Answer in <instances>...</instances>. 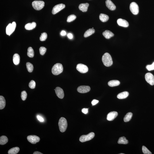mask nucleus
<instances>
[{
    "label": "nucleus",
    "mask_w": 154,
    "mask_h": 154,
    "mask_svg": "<svg viewBox=\"0 0 154 154\" xmlns=\"http://www.w3.org/2000/svg\"><path fill=\"white\" fill-rule=\"evenodd\" d=\"M65 7V4L63 3L55 5L53 7L52 11V13L53 14H55L59 12L63 9H64Z\"/></svg>",
    "instance_id": "nucleus-9"
},
{
    "label": "nucleus",
    "mask_w": 154,
    "mask_h": 154,
    "mask_svg": "<svg viewBox=\"0 0 154 154\" xmlns=\"http://www.w3.org/2000/svg\"><path fill=\"white\" fill-rule=\"evenodd\" d=\"M26 65L28 72L30 73L32 72L34 69L33 65L30 62H27L26 63Z\"/></svg>",
    "instance_id": "nucleus-31"
},
{
    "label": "nucleus",
    "mask_w": 154,
    "mask_h": 154,
    "mask_svg": "<svg viewBox=\"0 0 154 154\" xmlns=\"http://www.w3.org/2000/svg\"><path fill=\"white\" fill-rule=\"evenodd\" d=\"M120 82L119 81L117 80H113L110 81L108 83V84L111 87L118 86L120 84Z\"/></svg>",
    "instance_id": "nucleus-22"
},
{
    "label": "nucleus",
    "mask_w": 154,
    "mask_h": 154,
    "mask_svg": "<svg viewBox=\"0 0 154 154\" xmlns=\"http://www.w3.org/2000/svg\"><path fill=\"white\" fill-rule=\"evenodd\" d=\"M89 5V4L88 3H81L79 6V9L82 12H86L87 11Z\"/></svg>",
    "instance_id": "nucleus-17"
},
{
    "label": "nucleus",
    "mask_w": 154,
    "mask_h": 154,
    "mask_svg": "<svg viewBox=\"0 0 154 154\" xmlns=\"http://www.w3.org/2000/svg\"><path fill=\"white\" fill-rule=\"evenodd\" d=\"M8 139L6 136H2L0 138V144L3 145L6 144L8 142Z\"/></svg>",
    "instance_id": "nucleus-27"
},
{
    "label": "nucleus",
    "mask_w": 154,
    "mask_h": 154,
    "mask_svg": "<svg viewBox=\"0 0 154 154\" xmlns=\"http://www.w3.org/2000/svg\"><path fill=\"white\" fill-rule=\"evenodd\" d=\"M20 57L18 54L15 53L13 56V61L14 64L16 65H18L20 63Z\"/></svg>",
    "instance_id": "nucleus-20"
},
{
    "label": "nucleus",
    "mask_w": 154,
    "mask_h": 154,
    "mask_svg": "<svg viewBox=\"0 0 154 154\" xmlns=\"http://www.w3.org/2000/svg\"><path fill=\"white\" fill-rule=\"evenodd\" d=\"M142 151L143 153L144 154H152L147 148L144 146H142Z\"/></svg>",
    "instance_id": "nucleus-34"
},
{
    "label": "nucleus",
    "mask_w": 154,
    "mask_h": 154,
    "mask_svg": "<svg viewBox=\"0 0 154 154\" xmlns=\"http://www.w3.org/2000/svg\"><path fill=\"white\" fill-rule=\"evenodd\" d=\"M45 3L42 1H34L32 3L34 8L37 10H41L44 6Z\"/></svg>",
    "instance_id": "nucleus-4"
},
{
    "label": "nucleus",
    "mask_w": 154,
    "mask_h": 154,
    "mask_svg": "<svg viewBox=\"0 0 154 154\" xmlns=\"http://www.w3.org/2000/svg\"><path fill=\"white\" fill-rule=\"evenodd\" d=\"M34 51L31 47H29L28 50L27 55L30 57H33L34 56Z\"/></svg>",
    "instance_id": "nucleus-30"
},
{
    "label": "nucleus",
    "mask_w": 154,
    "mask_h": 154,
    "mask_svg": "<svg viewBox=\"0 0 154 154\" xmlns=\"http://www.w3.org/2000/svg\"><path fill=\"white\" fill-rule=\"evenodd\" d=\"M63 67L61 63H57L54 65L52 69V74L55 75H58L62 72Z\"/></svg>",
    "instance_id": "nucleus-2"
},
{
    "label": "nucleus",
    "mask_w": 154,
    "mask_h": 154,
    "mask_svg": "<svg viewBox=\"0 0 154 154\" xmlns=\"http://www.w3.org/2000/svg\"><path fill=\"white\" fill-rule=\"evenodd\" d=\"M6 105L5 100L4 97L0 96V109L2 110L5 108Z\"/></svg>",
    "instance_id": "nucleus-24"
},
{
    "label": "nucleus",
    "mask_w": 154,
    "mask_h": 154,
    "mask_svg": "<svg viewBox=\"0 0 154 154\" xmlns=\"http://www.w3.org/2000/svg\"><path fill=\"white\" fill-rule=\"evenodd\" d=\"M76 69L79 72L84 74L88 72V68L86 65L82 64H79L77 65Z\"/></svg>",
    "instance_id": "nucleus-10"
},
{
    "label": "nucleus",
    "mask_w": 154,
    "mask_h": 154,
    "mask_svg": "<svg viewBox=\"0 0 154 154\" xmlns=\"http://www.w3.org/2000/svg\"><path fill=\"white\" fill-rule=\"evenodd\" d=\"M128 95V92L124 91L119 94L117 96V97L119 99H125Z\"/></svg>",
    "instance_id": "nucleus-21"
},
{
    "label": "nucleus",
    "mask_w": 154,
    "mask_h": 154,
    "mask_svg": "<svg viewBox=\"0 0 154 154\" xmlns=\"http://www.w3.org/2000/svg\"><path fill=\"white\" fill-rule=\"evenodd\" d=\"M66 32L65 31H62V32L61 33V36H64L66 35Z\"/></svg>",
    "instance_id": "nucleus-42"
},
{
    "label": "nucleus",
    "mask_w": 154,
    "mask_h": 154,
    "mask_svg": "<svg viewBox=\"0 0 154 154\" xmlns=\"http://www.w3.org/2000/svg\"><path fill=\"white\" fill-rule=\"evenodd\" d=\"M47 49L45 47H41L40 48L39 52L40 54L41 55H43L45 54L46 51Z\"/></svg>",
    "instance_id": "nucleus-37"
},
{
    "label": "nucleus",
    "mask_w": 154,
    "mask_h": 154,
    "mask_svg": "<svg viewBox=\"0 0 154 154\" xmlns=\"http://www.w3.org/2000/svg\"><path fill=\"white\" fill-rule=\"evenodd\" d=\"M76 18V16L74 15H71L69 16L67 18V22H70L74 21Z\"/></svg>",
    "instance_id": "nucleus-32"
},
{
    "label": "nucleus",
    "mask_w": 154,
    "mask_h": 154,
    "mask_svg": "<svg viewBox=\"0 0 154 154\" xmlns=\"http://www.w3.org/2000/svg\"><path fill=\"white\" fill-rule=\"evenodd\" d=\"M27 94L25 91H23L21 93V97L23 101H24L27 98Z\"/></svg>",
    "instance_id": "nucleus-35"
},
{
    "label": "nucleus",
    "mask_w": 154,
    "mask_h": 154,
    "mask_svg": "<svg viewBox=\"0 0 154 154\" xmlns=\"http://www.w3.org/2000/svg\"><path fill=\"white\" fill-rule=\"evenodd\" d=\"M117 23L119 26L124 27H127L129 26V23L127 21L124 19H118L117 20Z\"/></svg>",
    "instance_id": "nucleus-15"
},
{
    "label": "nucleus",
    "mask_w": 154,
    "mask_h": 154,
    "mask_svg": "<svg viewBox=\"0 0 154 154\" xmlns=\"http://www.w3.org/2000/svg\"><path fill=\"white\" fill-rule=\"evenodd\" d=\"M95 32V30L93 28L89 29L86 31L84 34V37L87 38L94 34Z\"/></svg>",
    "instance_id": "nucleus-23"
},
{
    "label": "nucleus",
    "mask_w": 154,
    "mask_h": 154,
    "mask_svg": "<svg viewBox=\"0 0 154 154\" xmlns=\"http://www.w3.org/2000/svg\"><path fill=\"white\" fill-rule=\"evenodd\" d=\"M106 4L110 10L113 11L116 9V6L111 0H107L106 1Z\"/></svg>",
    "instance_id": "nucleus-16"
},
{
    "label": "nucleus",
    "mask_w": 154,
    "mask_h": 154,
    "mask_svg": "<svg viewBox=\"0 0 154 154\" xmlns=\"http://www.w3.org/2000/svg\"><path fill=\"white\" fill-rule=\"evenodd\" d=\"M103 35L106 38L108 39H109L114 36V34L112 32L109 30L105 31L103 33Z\"/></svg>",
    "instance_id": "nucleus-18"
},
{
    "label": "nucleus",
    "mask_w": 154,
    "mask_h": 154,
    "mask_svg": "<svg viewBox=\"0 0 154 154\" xmlns=\"http://www.w3.org/2000/svg\"><path fill=\"white\" fill-rule=\"evenodd\" d=\"M130 10L134 15H137L139 12L138 5L136 3L132 2L131 3L130 6Z\"/></svg>",
    "instance_id": "nucleus-7"
},
{
    "label": "nucleus",
    "mask_w": 154,
    "mask_h": 154,
    "mask_svg": "<svg viewBox=\"0 0 154 154\" xmlns=\"http://www.w3.org/2000/svg\"><path fill=\"white\" fill-rule=\"evenodd\" d=\"M146 68L149 71L154 70V62L151 65H147L146 66Z\"/></svg>",
    "instance_id": "nucleus-38"
},
{
    "label": "nucleus",
    "mask_w": 154,
    "mask_h": 154,
    "mask_svg": "<svg viewBox=\"0 0 154 154\" xmlns=\"http://www.w3.org/2000/svg\"><path fill=\"white\" fill-rule=\"evenodd\" d=\"M36 26V23L35 22L29 23L26 24L25 26V28L26 30H31L35 28Z\"/></svg>",
    "instance_id": "nucleus-19"
},
{
    "label": "nucleus",
    "mask_w": 154,
    "mask_h": 154,
    "mask_svg": "<svg viewBox=\"0 0 154 154\" xmlns=\"http://www.w3.org/2000/svg\"><path fill=\"white\" fill-rule=\"evenodd\" d=\"M38 120L41 122H43L44 121L43 118L41 116L38 115L37 116Z\"/></svg>",
    "instance_id": "nucleus-40"
},
{
    "label": "nucleus",
    "mask_w": 154,
    "mask_h": 154,
    "mask_svg": "<svg viewBox=\"0 0 154 154\" xmlns=\"http://www.w3.org/2000/svg\"><path fill=\"white\" fill-rule=\"evenodd\" d=\"M43 153H42L36 151L34 152L33 153V154H43Z\"/></svg>",
    "instance_id": "nucleus-44"
},
{
    "label": "nucleus",
    "mask_w": 154,
    "mask_h": 154,
    "mask_svg": "<svg viewBox=\"0 0 154 154\" xmlns=\"http://www.w3.org/2000/svg\"><path fill=\"white\" fill-rule=\"evenodd\" d=\"M99 19L102 22H105L109 20V17L108 15L101 13L99 15Z\"/></svg>",
    "instance_id": "nucleus-25"
},
{
    "label": "nucleus",
    "mask_w": 154,
    "mask_h": 154,
    "mask_svg": "<svg viewBox=\"0 0 154 154\" xmlns=\"http://www.w3.org/2000/svg\"><path fill=\"white\" fill-rule=\"evenodd\" d=\"M58 125L60 131L62 132H65L66 130L67 126L66 119L64 117H61L59 120Z\"/></svg>",
    "instance_id": "nucleus-3"
},
{
    "label": "nucleus",
    "mask_w": 154,
    "mask_h": 154,
    "mask_svg": "<svg viewBox=\"0 0 154 154\" xmlns=\"http://www.w3.org/2000/svg\"><path fill=\"white\" fill-rule=\"evenodd\" d=\"M67 37L70 39H72L73 38V35L71 33H69L67 35Z\"/></svg>",
    "instance_id": "nucleus-43"
},
{
    "label": "nucleus",
    "mask_w": 154,
    "mask_h": 154,
    "mask_svg": "<svg viewBox=\"0 0 154 154\" xmlns=\"http://www.w3.org/2000/svg\"><path fill=\"white\" fill-rule=\"evenodd\" d=\"M20 149L18 147L13 148L9 150L8 152L9 154H16L20 151Z\"/></svg>",
    "instance_id": "nucleus-26"
},
{
    "label": "nucleus",
    "mask_w": 154,
    "mask_h": 154,
    "mask_svg": "<svg viewBox=\"0 0 154 154\" xmlns=\"http://www.w3.org/2000/svg\"><path fill=\"white\" fill-rule=\"evenodd\" d=\"M47 34L46 33L44 32L42 33L40 38V41H45L47 38Z\"/></svg>",
    "instance_id": "nucleus-33"
},
{
    "label": "nucleus",
    "mask_w": 154,
    "mask_h": 154,
    "mask_svg": "<svg viewBox=\"0 0 154 154\" xmlns=\"http://www.w3.org/2000/svg\"><path fill=\"white\" fill-rule=\"evenodd\" d=\"M128 140L124 136L122 137L119 138L118 142V144H128Z\"/></svg>",
    "instance_id": "nucleus-28"
},
{
    "label": "nucleus",
    "mask_w": 154,
    "mask_h": 154,
    "mask_svg": "<svg viewBox=\"0 0 154 154\" xmlns=\"http://www.w3.org/2000/svg\"><path fill=\"white\" fill-rule=\"evenodd\" d=\"M132 114L131 112L127 113L125 116L124 118V120L125 122H127L130 121L131 119L132 116Z\"/></svg>",
    "instance_id": "nucleus-29"
},
{
    "label": "nucleus",
    "mask_w": 154,
    "mask_h": 154,
    "mask_svg": "<svg viewBox=\"0 0 154 154\" xmlns=\"http://www.w3.org/2000/svg\"><path fill=\"white\" fill-rule=\"evenodd\" d=\"M123 154V153H121V154Z\"/></svg>",
    "instance_id": "nucleus-45"
},
{
    "label": "nucleus",
    "mask_w": 154,
    "mask_h": 154,
    "mask_svg": "<svg viewBox=\"0 0 154 154\" xmlns=\"http://www.w3.org/2000/svg\"><path fill=\"white\" fill-rule=\"evenodd\" d=\"M95 136V134L93 132L90 133L86 135H83L80 137L79 140L80 142H83L89 141L93 139Z\"/></svg>",
    "instance_id": "nucleus-5"
},
{
    "label": "nucleus",
    "mask_w": 154,
    "mask_h": 154,
    "mask_svg": "<svg viewBox=\"0 0 154 154\" xmlns=\"http://www.w3.org/2000/svg\"><path fill=\"white\" fill-rule=\"evenodd\" d=\"M88 109L84 108L82 109V113L84 114H86L88 113Z\"/></svg>",
    "instance_id": "nucleus-41"
},
{
    "label": "nucleus",
    "mask_w": 154,
    "mask_h": 154,
    "mask_svg": "<svg viewBox=\"0 0 154 154\" xmlns=\"http://www.w3.org/2000/svg\"><path fill=\"white\" fill-rule=\"evenodd\" d=\"M102 61L104 65L106 66L109 67L113 64L112 58L110 55L108 53H107L104 54L102 58Z\"/></svg>",
    "instance_id": "nucleus-1"
},
{
    "label": "nucleus",
    "mask_w": 154,
    "mask_h": 154,
    "mask_svg": "<svg viewBox=\"0 0 154 154\" xmlns=\"http://www.w3.org/2000/svg\"><path fill=\"white\" fill-rule=\"evenodd\" d=\"M28 141L31 143L35 144L40 141V138L39 137L34 135L29 136L27 137Z\"/></svg>",
    "instance_id": "nucleus-11"
},
{
    "label": "nucleus",
    "mask_w": 154,
    "mask_h": 154,
    "mask_svg": "<svg viewBox=\"0 0 154 154\" xmlns=\"http://www.w3.org/2000/svg\"><path fill=\"white\" fill-rule=\"evenodd\" d=\"M29 86L31 89H34L35 88L36 83L34 80H32L29 83Z\"/></svg>",
    "instance_id": "nucleus-36"
},
{
    "label": "nucleus",
    "mask_w": 154,
    "mask_h": 154,
    "mask_svg": "<svg viewBox=\"0 0 154 154\" xmlns=\"http://www.w3.org/2000/svg\"><path fill=\"white\" fill-rule=\"evenodd\" d=\"M145 78L147 82L151 85H154V77L151 73H148L146 74Z\"/></svg>",
    "instance_id": "nucleus-8"
},
{
    "label": "nucleus",
    "mask_w": 154,
    "mask_h": 154,
    "mask_svg": "<svg viewBox=\"0 0 154 154\" xmlns=\"http://www.w3.org/2000/svg\"><path fill=\"white\" fill-rule=\"evenodd\" d=\"M16 27V23L13 22L12 24H9L6 27V34L10 36L14 32Z\"/></svg>",
    "instance_id": "nucleus-6"
},
{
    "label": "nucleus",
    "mask_w": 154,
    "mask_h": 154,
    "mask_svg": "<svg viewBox=\"0 0 154 154\" xmlns=\"http://www.w3.org/2000/svg\"><path fill=\"white\" fill-rule=\"evenodd\" d=\"M55 92L57 97L60 99H62L64 97V94L63 90L59 87H57L55 89Z\"/></svg>",
    "instance_id": "nucleus-14"
},
{
    "label": "nucleus",
    "mask_w": 154,
    "mask_h": 154,
    "mask_svg": "<svg viewBox=\"0 0 154 154\" xmlns=\"http://www.w3.org/2000/svg\"><path fill=\"white\" fill-rule=\"evenodd\" d=\"M99 101L98 100L94 99L93 100L92 102L91 103L92 105L94 106L97 104L98 103H99Z\"/></svg>",
    "instance_id": "nucleus-39"
},
{
    "label": "nucleus",
    "mask_w": 154,
    "mask_h": 154,
    "mask_svg": "<svg viewBox=\"0 0 154 154\" xmlns=\"http://www.w3.org/2000/svg\"><path fill=\"white\" fill-rule=\"evenodd\" d=\"M118 115V113L116 112H111L108 114L107 119L109 121H113L116 118Z\"/></svg>",
    "instance_id": "nucleus-13"
},
{
    "label": "nucleus",
    "mask_w": 154,
    "mask_h": 154,
    "mask_svg": "<svg viewBox=\"0 0 154 154\" xmlns=\"http://www.w3.org/2000/svg\"><path fill=\"white\" fill-rule=\"evenodd\" d=\"M90 89V87L89 86H79L77 90L79 93H84L89 92Z\"/></svg>",
    "instance_id": "nucleus-12"
}]
</instances>
